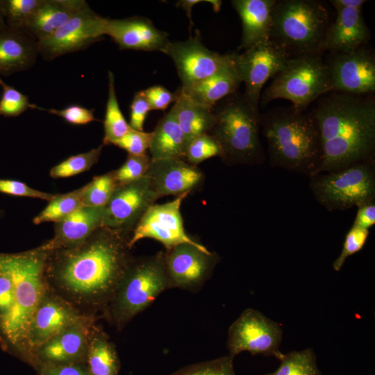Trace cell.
I'll return each mask as SVG.
<instances>
[{"mask_svg":"<svg viewBox=\"0 0 375 375\" xmlns=\"http://www.w3.org/2000/svg\"><path fill=\"white\" fill-rule=\"evenodd\" d=\"M131 235L106 226L74 246L48 251L47 286L84 313L103 314L133 259Z\"/></svg>","mask_w":375,"mask_h":375,"instance_id":"1","label":"cell"},{"mask_svg":"<svg viewBox=\"0 0 375 375\" xmlns=\"http://www.w3.org/2000/svg\"><path fill=\"white\" fill-rule=\"evenodd\" d=\"M312 112L321 138L319 173L375 160V101L372 95L331 92L319 98Z\"/></svg>","mask_w":375,"mask_h":375,"instance_id":"2","label":"cell"},{"mask_svg":"<svg viewBox=\"0 0 375 375\" xmlns=\"http://www.w3.org/2000/svg\"><path fill=\"white\" fill-rule=\"evenodd\" d=\"M270 165L308 177L320 172L322 150L319 129L312 111L276 107L260 117Z\"/></svg>","mask_w":375,"mask_h":375,"instance_id":"3","label":"cell"},{"mask_svg":"<svg viewBox=\"0 0 375 375\" xmlns=\"http://www.w3.org/2000/svg\"><path fill=\"white\" fill-rule=\"evenodd\" d=\"M47 253L40 246L20 253H0V269L13 283V303L0 321V329L22 356L28 325L47 286L44 277Z\"/></svg>","mask_w":375,"mask_h":375,"instance_id":"4","label":"cell"},{"mask_svg":"<svg viewBox=\"0 0 375 375\" xmlns=\"http://www.w3.org/2000/svg\"><path fill=\"white\" fill-rule=\"evenodd\" d=\"M228 97L214 112L215 121L209 133L221 147L222 160L231 166L262 164L265 155L259 138V112L243 94Z\"/></svg>","mask_w":375,"mask_h":375,"instance_id":"5","label":"cell"},{"mask_svg":"<svg viewBox=\"0 0 375 375\" xmlns=\"http://www.w3.org/2000/svg\"><path fill=\"white\" fill-rule=\"evenodd\" d=\"M329 13L316 0H276L269 40L289 56L322 53Z\"/></svg>","mask_w":375,"mask_h":375,"instance_id":"6","label":"cell"},{"mask_svg":"<svg viewBox=\"0 0 375 375\" xmlns=\"http://www.w3.org/2000/svg\"><path fill=\"white\" fill-rule=\"evenodd\" d=\"M168 289L164 251L149 256L134 257L103 315L121 330Z\"/></svg>","mask_w":375,"mask_h":375,"instance_id":"7","label":"cell"},{"mask_svg":"<svg viewBox=\"0 0 375 375\" xmlns=\"http://www.w3.org/2000/svg\"><path fill=\"white\" fill-rule=\"evenodd\" d=\"M333 92L328 67L322 53L290 57L261 96V103L283 99L295 108H306L322 96Z\"/></svg>","mask_w":375,"mask_h":375,"instance_id":"8","label":"cell"},{"mask_svg":"<svg viewBox=\"0 0 375 375\" xmlns=\"http://www.w3.org/2000/svg\"><path fill=\"white\" fill-rule=\"evenodd\" d=\"M315 200L328 211L375 201V160L356 163L309 178Z\"/></svg>","mask_w":375,"mask_h":375,"instance_id":"9","label":"cell"},{"mask_svg":"<svg viewBox=\"0 0 375 375\" xmlns=\"http://www.w3.org/2000/svg\"><path fill=\"white\" fill-rule=\"evenodd\" d=\"M283 340L281 325L252 308H247L232 323L228 331V356L234 357L242 351L251 355L274 356L283 353L279 347Z\"/></svg>","mask_w":375,"mask_h":375,"instance_id":"10","label":"cell"},{"mask_svg":"<svg viewBox=\"0 0 375 375\" xmlns=\"http://www.w3.org/2000/svg\"><path fill=\"white\" fill-rule=\"evenodd\" d=\"M106 19L93 11L87 2L62 26L38 42V53L43 59L85 49L106 35Z\"/></svg>","mask_w":375,"mask_h":375,"instance_id":"11","label":"cell"},{"mask_svg":"<svg viewBox=\"0 0 375 375\" xmlns=\"http://www.w3.org/2000/svg\"><path fill=\"white\" fill-rule=\"evenodd\" d=\"M289 56L269 39L244 50L235 52L237 70L245 85L246 99L258 112L261 90L265 83L285 65Z\"/></svg>","mask_w":375,"mask_h":375,"instance_id":"12","label":"cell"},{"mask_svg":"<svg viewBox=\"0 0 375 375\" xmlns=\"http://www.w3.org/2000/svg\"><path fill=\"white\" fill-rule=\"evenodd\" d=\"M189 194L177 196L174 200L152 205L142 216L131 233L129 247L132 249L139 240L151 238L160 242L165 249L188 243L204 251H209L201 243L189 236L183 226L181 213L182 201Z\"/></svg>","mask_w":375,"mask_h":375,"instance_id":"13","label":"cell"},{"mask_svg":"<svg viewBox=\"0 0 375 375\" xmlns=\"http://www.w3.org/2000/svg\"><path fill=\"white\" fill-rule=\"evenodd\" d=\"M160 198L147 176L118 185L103 207L102 226L131 235L142 216Z\"/></svg>","mask_w":375,"mask_h":375,"instance_id":"14","label":"cell"},{"mask_svg":"<svg viewBox=\"0 0 375 375\" xmlns=\"http://www.w3.org/2000/svg\"><path fill=\"white\" fill-rule=\"evenodd\" d=\"M85 315L47 286L28 327L24 360L29 363L35 349Z\"/></svg>","mask_w":375,"mask_h":375,"instance_id":"15","label":"cell"},{"mask_svg":"<svg viewBox=\"0 0 375 375\" xmlns=\"http://www.w3.org/2000/svg\"><path fill=\"white\" fill-rule=\"evenodd\" d=\"M163 53L174 61L183 90L216 74L233 56V53L221 55L206 47L198 31L187 40L169 42Z\"/></svg>","mask_w":375,"mask_h":375,"instance_id":"16","label":"cell"},{"mask_svg":"<svg viewBox=\"0 0 375 375\" xmlns=\"http://www.w3.org/2000/svg\"><path fill=\"white\" fill-rule=\"evenodd\" d=\"M333 92L372 95L375 92V57L365 46L349 52L330 53L326 60Z\"/></svg>","mask_w":375,"mask_h":375,"instance_id":"17","label":"cell"},{"mask_svg":"<svg viewBox=\"0 0 375 375\" xmlns=\"http://www.w3.org/2000/svg\"><path fill=\"white\" fill-rule=\"evenodd\" d=\"M219 260L216 253L188 243L166 249L164 261L169 289H199L210 278Z\"/></svg>","mask_w":375,"mask_h":375,"instance_id":"18","label":"cell"},{"mask_svg":"<svg viewBox=\"0 0 375 375\" xmlns=\"http://www.w3.org/2000/svg\"><path fill=\"white\" fill-rule=\"evenodd\" d=\"M94 315H85L79 320L54 335L31 353L29 364H67L85 362Z\"/></svg>","mask_w":375,"mask_h":375,"instance_id":"19","label":"cell"},{"mask_svg":"<svg viewBox=\"0 0 375 375\" xmlns=\"http://www.w3.org/2000/svg\"><path fill=\"white\" fill-rule=\"evenodd\" d=\"M145 176L160 198L189 194L201 187L205 179L197 166L178 158L151 160Z\"/></svg>","mask_w":375,"mask_h":375,"instance_id":"20","label":"cell"},{"mask_svg":"<svg viewBox=\"0 0 375 375\" xmlns=\"http://www.w3.org/2000/svg\"><path fill=\"white\" fill-rule=\"evenodd\" d=\"M105 32L119 49L163 53L170 42L167 33L157 28L149 19L144 17L107 18Z\"/></svg>","mask_w":375,"mask_h":375,"instance_id":"21","label":"cell"},{"mask_svg":"<svg viewBox=\"0 0 375 375\" xmlns=\"http://www.w3.org/2000/svg\"><path fill=\"white\" fill-rule=\"evenodd\" d=\"M336 17L328 26L322 52H349L365 46L371 38L362 8H335Z\"/></svg>","mask_w":375,"mask_h":375,"instance_id":"22","label":"cell"},{"mask_svg":"<svg viewBox=\"0 0 375 375\" xmlns=\"http://www.w3.org/2000/svg\"><path fill=\"white\" fill-rule=\"evenodd\" d=\"M103 207L82 206L70 215L54 224L53 236L40 247L47 251L81 243L102 226Z\"/></svg>","mask_w":375,"mask_h":375,"instance_id":"23","label":"cell"},{"mask_svg":"<svg viewBox=\"0 0 375 375\" xmlns=\"http://www.w3.org/2000/svg\"><path fill=\"white\" fill-rule=\"evenodd\" d=\"M38 54V42L26 31L7 26L0 31V75L29 69Z\"/></svg>","mask_w":375,"mask_h":375,"instance_id":"24","label":"cell"},{"mask_svg":"<svg viewBox=\"0 0 375 375\" xmlns=\"http://www.w3.org/2000/svg\"><path fill=\"white\" fill-rule=\"evenodd\" d=\"M275 1H231L242 22V34L240 50H245L262 40L269 39L272 12Z\"/></svg>","mask_w":375,"mask_h":375,"instance_id":"25","label":"cell"},{"mask_svg":"<svg viewBox=\"0 0 375 375\" xmlns=\"http://www.w3.org/2000/svg\"><path fill=\"white\" fill-rule=\"evenodd\" d=\"M234 56L235 52L231 61L216 74L188 90L180 89L197 103L213 110L217 101L235 93L242 83Z\"/></svg>","mask_w":375,"mask_h":375,"instance_id":"26","label":"cell"},{"mask_svg":"<svg viewBox=\"0 0 375 375\" xmlns=\"http://www.w3.org/2000/svg\"><path fill=\"white\" fill-rule=\"evenodd\" d=\"M84 0H42L26 30L38 41L62 26L85 4Z\"/></svg>","mask_w":375,"mask_h":375,"instance_id":"27","label":"cell"},{"mask_svg":"<svg viewBox=\"0 0 375 375\" xmlns=\"http://www.w3.org/2000/svg\"><path fill=\"white\" fill-rule=\"evenodd\" d=\"M170 110L184 134L187 146L194 138L209 133L215 121L212 110L197 103L181 89Z\"/></svg>","mask_w":375,"mask_h":375,"instance_id":"28","label":"cell"},{"mask_svg":"<svg viewBox=\"0 0 375 375\" xmlns=\"http://www.w3.org/2000/svg\"><path fill=\"white\" fill-rule=\"evenodd\" d=\"M187 147L183 133L169 110L158 122L149 147L152 160L178 158H183Z\"/></svg>","mask_w":375,"mask_h":375,"instance_id":"29","label":"cell"},{"mask_svg":"<svg viewBox=\"0 0 375 375\" xmlns=\"http://www.w3.org/2000/svg\"><path fill=\"white\" fill-rule=\"evenodd\" d=\"M85 363L90 375H119L120 361L114 344L101 326L91 328Z\"/></svg>","mask_w":375,"mask_h":375,"instance_id":"30","label":"cell"},{"mask_svg":"<svg viewBox=\"0 0 375 375\" xmlns=\"http://www.w3.org/2000/svg\"><path fill=\"white\" fill-rule=\"evenodd\" d=\"M108 73V96L103 121L104 137L102 144L113 145L129 131L131 127L119 106L115 92V76L111 71Z\"/></svg>","mask_w":375,"mask_h":375,"instance_id":"31","label":"cell"},{"mask_svg":"<svg viewBox=\"0 0 375 375\" xmlns=\"http://www.w3.org/2000/svg\"><path fill=\"white\" fill-rule=\"evenodd\" d=\"M85 185L65 194H56L47 206L38 215L33 222L38 225L44 222L57 223L70 215L83 206Z\"/></svg>","mask_w":375,"mask_h":375,"instance_id":"32","label":"cell"},{"mask_svg":"<svg viewBox=\"0 0 375 375\" xmlns=\"http://www.w3.org/2000/svg\"><path fill=\"white\" fill-rule=\"evenodd\" d=\"M278 359L280 360L278 369L264 375H322L311 348L282 353Z\"/></svg>","mask_w":375,"mask_h":375,"instance_id":"33","label":"cell"},{"mask_svg":"<svg viewBox=\"0 0 375 375\" xmlns=\"http://www.w3.org/2000/svg\"><path fill=\"white\" fill-rule=\"evenodd\" d=\"M42 0H0L8 27L26 30Z\"/></svg>","mask_w":375,"mask_h":375,"instance_id":"34","label":"cell"},{"mask_svg":"<svg viewBox=\"0 0 375 375\" xmlns=\"http://www.w3.org/2000/svg\"><path fill=\"white\" fill-rule=\"evenodd\" d=\"M103 144L77 155L70 156L53 167L49 175L53 178L71 177L88 171L99 160Z\"/></svg>","mask_w":375,"mask_h":375,"instance_id":"35","label":"cell"},{"mask_svg":"<svg viewBox=\"0 0 375 375\" xmlns=\"http://www.w3.org/2000/svg\"><path fill=\"white\" fill-rule=\"evenodd\" d=\"M117 185L113 171L94 177L85 185L83 206L104 207Z\"/></svg>","mask_w":375,"mask_h":375,"instance_id":"36","label":"cell"},{"mask_svg":"<svg viewBox=\"0 0 375 375\" xmlns=\"http://www.w3.org/2000/svg\"><path fill=\"white\" fill-rule=\"evenodd\" d=\"M217 156L222 158V151L217 140L209 133L202 134L189 142L184 159L197 166L203 161Z\"/></svg>","mask_w":375,"mask_h":375,"instance_id":"37","label":"cell"},{"mask_svg":"<svg viewBox=\"0 0 375 375\" xmlns=\"http://www.w3.org/2000/svg\"><path fill=\"white\" fill-rule=\"evenodd\" d=\"M151 158L147 153L128 154L126 160L118 169L113 171L118 185L128 183L144 177L149 167Z\"/></svg>","mask_w":375,"mask_h":375,"instance_id":"38","label":"cell"},{"mask_svg":"<svg viewBox=\"0 0 375 375\" xmlns=\"http://www.w3.org/2000/svg\"><path fill=\"white\" fill-rule=\"evenodd\" d=\"M233 361V358L228 355L185 367L171 375H236Z\"/></svg>","mask_w":375,"mask_h":375,"instance_id":"39","label":"cell"},{"mask_svg":"<svg viewBox=\"0 0 375 375\" xmlns=\"http://www.w3.org/2000/svg\"><path fill=\"white\" fill-rule=\"evenodd\" d=\"M0 85L3 89L0 99V115L17 117L27 109L33 108L26 95L6 84L0 78Z\"/></svg>","mask_w":375,"mask_h":375,"instance_id":"40","label":"cell"},{"mask_svg":"<svg viewBox=\"0 0 375 375\" xmlns=\"http://www.w3.org/2000/svg\"><path fill=\"white\" fill-rule=\"evenodd\" d=\"M369 231L352 226L347 233L340 256L333 263V268L339 272L347 258L360 251L365 244Z\"/></svg>","mask_w":375,"mask_h":375,"instance_id":"41","label":"cell"},{"mask_svg":"<svg viewBox=\"0 0 375 375\" xmlns=\"http://www.w3.org/2000/svg\"><path fill=\"white\" fill-rule=\"evenodd\" d=\"M32 109L44 110L50 114L57 115L72 125H85L94 121H99L94 116V108L90 109L76 104L70 105L60 110L44 108L33 104Z\"/></svg>","mask_w":375,"mask_h":375,"instance_id":"42","label":"cell"},{"mask_svg":"<svg viewBox=\"0 0 375 375\" xmlns=\"http://www.w3.org/2000/svg\"><path fill=\"white\" fill-rule=\"evenodd\" d=\"M152 132L131 129L113 145L122 149L131 155H142L147 153L149 149Z\"/></svg>","mask_w":375,"mask_h":375,"instance_id":"43","label":"cell"},{"mask_svg":"<svg viewBox=\"0 0 375 375\" xmlns=\"http://www.w3.org/2000/svg\"><path fill=\"white\" fill-rule=\"evenodd\" d=\"M0 193L50 201L53 194L35 190L25 183L12 179L0 178Z\"/></svg>","mask_w":375,"mask_h":375,"instance_id":"44","label":"cell"},{"mask_svg":"<svg viewBox=\"0 0 375 375\" xmlns=\"http://www.w3.org/2000/svg\"><path fill=\"white\" fill-rule=\"evenodd\" d=\"M34 368L38 375H90L85 362L38 364Z\"/></svg>","mask_w":375,"mask_h":375,"instance_id":"45","label":"cell"},{"mask_svg":"<svg viewBox=\"0 0 375 375\" xmlns=\"http://www.w3.org/2000/svg\"><path fill=\"white\" fill-rule=\"evenodd\" d=\"M150 110V106L142 90L136 92L130 106V127L136 131H144V121Z\"/></svg>","mask_w":375,"mask_h":375,"instance_id":"46","label":"cell"},{"mask_svg":"<svg viewBox=\"0 0 375 375\" xmlns=\"http://www.w3.org/2000/svg\"><path fill=\"white\" fill-rule=\"evenodd\" d=\"M146 97L151 110H165L168 106L175 102L177 94L162 85H153L142 90Z\"/></svg>","mask_w":375,"mask_h":375,"instance_id":"47","label":"cell"},{"mask_svg":"<svg viewBox=\"0 0 375 375\" xmlns=\"http://www.w3.org/2000/svg\"><path fill=\"white\" fill-rule=\"evenodd\" d=\"M13 303V283L0 269V321L8 313Z\"/></svg>","mask_w":375,"mask_h":375,"instance_id":"48","label":"cell"},{"mask_svg":"<svg viewBox=\"0 0 375 375\" xmlns=\"http://www.w3.org/2000/svg\"><path fill=\"white\" fill-rule=\"evenodd\" d=\"M356 215L352 226L367 229L375 224V201L357 207Z\"/></svg>","mask_w":375,"mask_h":375,"instance_id":"49","label":"cell"},{"mask_svg":"<svg viewBox=\"0 0 375 375\" xmlns=\"http://www.w3.org/2000/svg\"><path fill=\"white\" fill-rule=\"evenodd\" d=\"M331 3L335 8H362L365 0H332Z\"/></svg>","mask_w":375,"mask_h":375,"instance_id":"50","label":"cell"},{"mask_svg":"<svg viewBox=\"0 0 375 375\" xmlns=\"http://www.w3.org/2000/svg\"><path fill=\"white\" fill-rule=\"evenodd\" d=\"M201 1H198V0H184V1H179L176 3L177 6L182 8L186 11L187 16L188 17L189 20H190V27L192 26L193 25L192 17H191L192 8L193 7L194 5Z\"/></svg>","mask_w":375,"mask_h":375,"instance_id":"51","label":"cell"},{"mask_svg":"<svg viewBox=\"0 0 375 375\" xmlns=\"http://www.w3.org/2000/svg\"><path fill=\"white\" fill-rule=\"evenodd\" d=\"M6 27L4 17L0 5V31Z\"/></svg>","mask_w":375,"mask_h":375,"instance_id":"52","label":"cell"},{"mask_svg":"<svg viewBox=\"0 0 375 375\" xmlns=\"http://www.w3.org/2000/svg\"><path fill=\"white\" fill-rule=\"evenodd\" d=\"M0 215H1V214H0Z\"/></svg>","mask_w":375,"mask_h":375,"instance_id":"53","label":"cell"}]
</instances>
